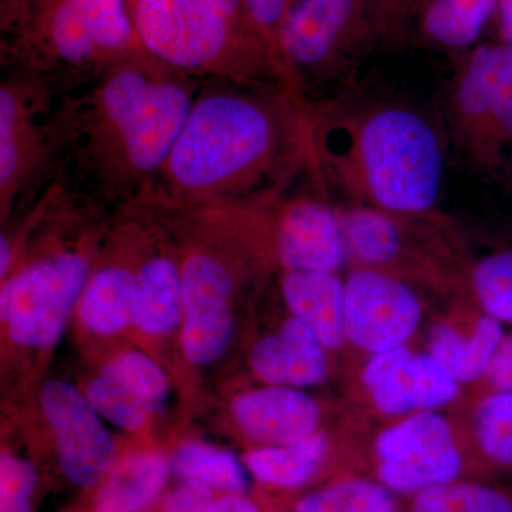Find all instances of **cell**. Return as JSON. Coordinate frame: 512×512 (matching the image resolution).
<instances>
[{"label": "cell", "mask_w": 512, "mask_h": 512, "mask_svg": "<svg viewBox=\"0 0 512 512\" xmlns=\"http://www.w3.org/2000/svg\"><path fill=\"white\" fill-rule=\"evenodd\" d=\"M305 100L282 82L202 80L156 190L178 205L274 207L311 170Z\"/></svg>", "instance_id": "cell-1"}, {"label": "cell", "mask_w": 512, "mask_h": 512, "mask_svg": "<svg viewBox=\"0 0 512 512\" xmlns=\"http://www.w3.org/2000/svg\"><path fill=\"white\" fill-rule=\"evenodd\" d=\"M202 80L146 49L62 99L59 177L82 195L130 202L154 190Z\"/></svg>", "instance_id": "cell-2"}, {"label": "cell", "mask_w": 512, "mask_h": 512, "mask_svg": "<svg viewBox=\"0 0 512 512\" xmlns=\"http://www.w3.org/2000/svg\"><path fill=\"white\" fill-rule=\"evenodd\" d=\"M311 174L349 205L433 214L443 192L448 138L440 116L390 93L348 86L306 99Z\"/></svg>", "instance_id": "cell-3"}, {"label": "cell", "mask_w": 512, "mask_h": 512, "mask_svg": "<svg viewBox=\"0 0 512 512\" xmlns=\"http://www.w3.org/2000/svg\"><path fill=\"white\" fill-rule=\"evenodd\" d=\"M143 49L127 0H2L3 59L62 92Z\"/></svg>", "instance_id": "cell-4"}, {"label": "cell", "mask_w": 512, "mask_h": 512, "mask_svg": "<svg viewBox=\"0 0 512 512\" xmlns=\"http://www.w3.org/2000/svg\"><path fill=\"white\" fill-rule=\"evenodd\" d=\"M127 3L141 45L178 72L198 80L282 82L291 87L242 0Z\"/></svg>", "instance_id": "cell-5"}, {"label": "cell", "mask_w": 512, "mask_h": 512, "mask_svg": "<svg viewBox=\"0 0 512 512\" xmlns=\"http://www.w3.org/2000/svg\"><path fill=\"white\" fill-rule=\"evenodd\" d=\"M448 144L484 177L512 173V49L485 43L458 60L444 93Z\"/></svg>", "instance_id": "cell-6"}, {"label": "cell", "mask_w": 512, "mask_h": 512, "mask_svg": "<svg viewBox=\"0 0 512 512\" xmlns=\"http://www.w3.org/2000/svg\"><path fill=\"white\" fill-rule=\"evenodd\" d=\"M377 39L376 0H291L282 26L285 66L299 94L348 79Z\"/></svg>", "instance_id": "cell-7"}, {"label": "cell", "mask_w": 512, "mask_h": 512, "mask_svg": "<svg viewBox=\"0 0 512 512\" xmlns=\"http://www.w3.org/2000/svg\"><path fill=\"white\" fill-rule=\"evenodd\" d=\"M45 76L9 67L0 84V197L2 207L59 178L60 107ZM45 192L46 190H42Z\"/></svg>", "instance_id": "cell-8"}, {"label": "cell", "mask_w": 512, "mask_h": 512, "mask_svg": "<svg viewBox=\"0 0 512 512\" xmlns=\"http://www.w3.org/2000/svg\"><path fill=\"white\" fill-rule=\"evenodd\" d=\"M89 278V258L80 252H57L23 266L0 296L10 338L32 348L52 346Z\"/></svg>", "instance_id": "cell-9"}, {"label": "cell", "mask_w": 512, "mask_h": 512, "mask_svg": "<svg viewBox=\"0 0 512 512\" xmlns=\"http://www.w3.org/2000/svg\"><path fill=\"white\" fill-rule=\"evenodd\" d=\"M377 476L394 494L417 495L458 480L463 457L450 424L417 412L383 430L376 444Z\"/></svg>", "instance_id": "cell-10"}, {"label": "cell", "mask_w": 512, "mask_h": 512, "mask_svg": "<svg viewBox=\"0 0 512 512\" xmlns=\"http://www.w3.org/2000/svg\"><path fill=\"white\" fill-rule=\"evenodd\" d=\"M421 305L406 282L389 272L359 266L345 281L346 338L367 353L406 346L416 332Z\"/></svg>", "instance_id": "cell-11"}, {"label": "cell", "mask_w": 512, "mask_h": 512, "mask_svg": "<svg viewBox=\"0 0 512 512\" xmlns=\"http://www.w3.org/2000/svg\"><path fill=\"white\" fill-rule=\"evenodd\" d=\"M40 404L55 433L64 476L80 487L99 483L113 466L116 448L92 403L72 384L50 380Z\"/></svg>", "instance_id": "cell-12"}, {"label": "cell", "mask_w": 512, "mask_h": 512, "mask_svg": "<svg viewBox=\"0 0 512 512\" xmlns=\"http://www.w3.org/2000/svg\"><path fill=\"white\" fill-rule=\"evenodd\" d=\"M276 251L289 272L338 274L349 258L338 208L296 195L276 204Z\"/></svg>", "instance_id": "cell-13"}, {"label": "cell", "mask_w": 512, "mask_h": 512, "mask_svg": "<svg viewBox=\"0 0 512 512\" xmlns=\"http://www.w3.org/2000/svg\"><path fill=\"white\" fill-rule=\"evenodd\" d=\"M363 383L377 409L387 416L433 412L458 394V382L430 353L416 355L406 346L373 355Z\"/></svg>", "instance_id": "cell-14"}, {"label": "cell", "mask_w": 512, "mask_h": 512, "mask_svg": "<svg viewBox=\"0 0 512 512\" xmlns=\"http://www.w3.org/2000/svg\"><path fill=\"white\" fill-rule=\"evenodd\" d=\"M167 394L163 370L138 352L114 357L87 389V399L97 413L128 431L140 429L148 416L164 406Z\"/></svg>", "instance_id": "cell-15"}, {"label": "cell", "mask_w": 512, "mask_h": 512, "mask_svg": "<svg viewBox=\"0 0 512 512\" xmlns=\"http://www.w3.org/2000/svg\"><path fill=\"white\" fill-rule=\"evenodd\" d=\"M232 413L244 433L276 446L305 439L315 433L319 406L312 396L288 386H271L238 396Z\"/></svg>", "instance_id": "cell-16"}, {"label": "cell", "mask_w": 512, "mask_h": 512, "mask_svg": "<svg viewBox=\"0 0 512 512\" xmlns=\"http://www.w3.org/2000/svg\"><path fill=\"white\" fill-rule=\"evenodd\" d=\"M325 349L311 326L292 316L278 332L256 343L252 370L272 386H315L328 373Z\"/></svg>", "instance_id": "cell-17"}, {"label": "cell", "mask_w": 512, "mask_h": 512, "mask_svg": "<svg viewBox=\"0 0 512 512\" xmlns=\"http://www.w3.org/2000/svg\"><path fill=\"white\" fill-rule=\"evenodd\" d=\"M282 293L293 316L311 326L326 349H338L346 339L345 282L338 274L289 272Z\"/></svg>", "instance_id": "cell-18"}, {"label": "cell", "mask_w": 512, "mask_h": 512, "mask_svg": "<svg viewBox=\"0 0 512 512\" xmlns=\"http://www.w3.org/2000/svg\"><path fill=\"white\" fill-rule=\"evenodd\" d=\"M134 272V325L154 335L171 332L184 313L181 264L170 256L156 255Z\"/></svg>", "instance_id": "cell-19"}, {"label": "cell", "mask_w": 512, "mask_h": 512, "mask_svg": "<svg viewBox=\"0 0 512 512\" xmlns=\"http://www.w3.org/2000/svg\"><path fill=\"white\" fill-rule=\"evenodd\" d=\"M504 338L503 323L483 313L466 336L451 326L437 325L430 336V355L456 382H473L484 376Z\"/></svg>", "instance_id": "cell-20"}, {"label": "cell", "mask_w": 512, "mask_h": 512, "mask_svg": "<svg viewBox=\"0 0 512 512\" xmlns=\"http://www.w3.org/2000/svg\"><path fill=\"white\" fill-rule=\"evenodd\" d=\"M136 272L121 265L97 269L80 299V318L100 335H113L133 322Z\"/></svg>", "instance_id": "cell-21"}, {"label": "cell", "mask_w": 512, "mask_h": 512, "mask_svg": "<svg viewBox=\"0 0 512 512\" xmlns=\"http://www.w3.org/2000/svg\"><path fill=\"white\" fill-rule=\"evenodd\" d=\"M500 0H429L416 25L429 42L447 49H473Z\"/></svg>", "instance_id": "cell-22"}, {"label": "cell", "mask_w": 512, "mask_h": 512, "mask_svg": "<svg viewBox=\"0 0 512 512\" xmlns=\"http://www.w3.org/2000/svg\"><path fill=\"white\" fill-rule=\"evenodd\" d=\"M167 473V463L160 454L124 458L97 495L94 512H143L163 490Z\"/></svg>", "instance_id": "cell-23"}, {"label": "cell", "mask_w": 512, "mask_h": 512, "mask_svg": "<svg viewBox=\"0 0 512 512\" xmlns=\"http://www.w3.org/2000/svg\"><path fill=\"white\" fill-rule=\"evenodd\" d=\"M326 453V437L313 433L293 443L256 448L248 454L247 466L259 483L276 488H298L318 473Z\"/></svg>", "instance_id": "cell-24"}, {"label": "cell", "mask_w": 512, "mask_h": 512, "mask_svg": "<svg viewBox=\"0 0 512 512\" xmlns=\"http://www.w3.org/2000/svg\"><path fill=\"white\" fill-rule=\"evenodd\" d=\"M293 512H399V507L380 481L345 478L305 495Z\"/></svg>", "instance_id": "cell-25"}, {"label": "cell", "mask_w": 512, "mask_h": 512, "mask_svg": "<svg viewBox=\"0 0 512 512\" xmlns=\"http://www.w3.org/2000/svg\"><path fill=\"white\" fill-rule=\"evenodd\" d=\"M173 467L184 480L198 481L232 495H241L248 488L247 474L237 458L205 444L187 443L178 448Z\"/></svg>", "instance_id": "cell-26"}, {"label": "cell", "mask_w": 512, "mask_h": 512, "mask_svg": "<svg viewBox=\"0 0 512 512\" xmlns=\"http://www.w3.org/2000/svg\"><path fill=\"white\" fill-rule=\"evenodd\" d=\"M181 342L185 356L195 365L220 359L232 338L229 305H198L184 311Z\"/></svg>", "instance_id": "cell-27"}, {"label": "cell", "mask_w": 512, "mask_h": 512, "mask_svg": "<svg viewBox=\"0 0 512 512\" xmlns=\"http://www.w3.org/2000/svg\"><path fill=\"white\" fill-rule=\"evenodd\" d=\"M412 512H512V497L491 485L456 480L414 495Z\"/></svg>", "instance_id": "cell-28"}, {"label": "cell", "mask_w": 512, "mask_h": 512, "mask_svg": "<svg viewBox=\"0 0 512 512\" xmlns=\"http://www.w3.org/2000/svg\"><path fill=\"white\" fill-rule=\"evenodd\" d=\"M470 282L484 313L512 323V248L481 258L471 269Z\"/></svg>", "instance_id": "cell-29"}, {"label": "cell", "mask_w": 512, "mask_h": 512, "mask_svg": "<svg viewBox=\"0 0 512 512\" xmlns=\"http://www.w3.org/2000/svg\"><path fill=\"white\" fill-rule=\"evenodd\" d=\"M476 439L493 466L512 471V393H493L478 404Z\"/></svg>", "instance_id": "cell-30"}, {"label": "cell", "mask_w": 512, "mask_h": 512, "mask_svg": "<svg viewBox=\"0 0 512 512\" xmlns=\"http://www.w3.org/2000/svg\"><path fill=\"white\" fill-rule=\"evenodd\" d=\"M242 3L247 8L249 16L254 20L256 28L265 37L279 64H281L292 89L298 93V90L292 84L291 77H289L288 69H286L281 46L282 26H284L286 10H288L291 0H242Z\"/></svg>", "instance_id": "cell-31"}, {"label": "cell", "mask_w": 512, "mask_h": 512, "mask_svg": "<svg viewBox=\"0 0 512 512\" xmlns=\"http://www.w3.org/2000/svg\"><path fill=\"white\" fill-rule=\"evenodd\" d=\"M36 481L35 468L29 463L3 454L0 460V504L28 503Z\"/></svg>", "instance_id": "cell-32"}, {"label": "cell", "mask_w": 512, "mask_h": 512, "mask_svg": "<svg viewBox=\"0 0 512 512\" xmlns=\"http://www.w3.org/2000/svg\"><path fill=\"white\" fill-rule=\"evenodd\" d=\"M429 0H376L383 37L403 36Z\"/></svg>", "instance_id": "cell-33"}, {"label": "cell", "mask_w": 512, "mask_h": 512, "mask_svg": "<svg viewBox=\"0 0 512 512\" xmlns=\"http://www.w3.org/2000/svg\"><path fill=\"white\" fill-rule=\"evenodd\" d=\"M212 503L210 485L185 480L171 493L161 512H205Z\"/></svg>", "instance_id": "cell-34"}, {"label": "cell", "mask_w": 512, "mask_h": 512, "mask_svg": "<svg viewBox=\"0 0 512 512\" xmlns=\"http://www.w3.org/2000/svg\"><path fill=\"white\" fill-rule=\"evenodd\" d=\"M494 393H512V336L504 338L484 373Z\"/></svg>", "instance_id": "cell-35"}, {"label": "cell", "mask_w": 512, "mask_h": 512, "mask_svg": "<svg viewBox=\"0 0 512 512\" xmlns=\"http://www.w3.org/2000/svg\"><path fill=\"white\" fill-rule=\"evenodd\" d=\"M205 512H259V510L247 498L229 494L221 500L214 501Z\"/></svg>", "instance_id": "cell-36"}, {"label": "cell", "mask_w": 512, "mask_h": 512, "mask_svg": "<svg viewBox=\"0 0 512 512\" xmlns=\"http://www.w3.org/2000/svg\"><path fill=\"white\" fill-rule=\"evenodd\" d=\"M497 15L504 43L512 49V0H500Z\"/></svg>", "instance_id": "cell-37"}, {"label": "cell", "mask_w": 512, "mask_h": 512, "mask_svg": "<svg viewBox=\"0 0 512 512\" xmlns=\"http://www.w3.org/2000/svg\"><path fill=\"white\" fill-rule=\"evenodd\" d=\"M0 512H30L29 503L0 504Z\"/></svg>", "instance_id": "cell-38"}]
</instances>
